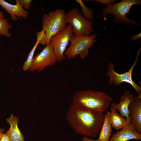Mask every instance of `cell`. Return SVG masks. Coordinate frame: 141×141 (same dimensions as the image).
<instances>
[{
    "label": "cell",
    "mask_w": 141,
    "mask_h": 141,
    "mask_svg": "<svg viewBox=\"0 0 141 141\" xmlns=\"http://www.w3.org/2000/svg\"><path fill=\"white\" fill-rule=\"evenodd\" d=\"M104 115L103 113L78 108L71 104L66 117L69 126L76 133L95 137L102 127Z\"/></svg>",
    "instance_id": "6da1fadb"
},
{
    "label": "cell",
    "mask_w": 141,
    "mask_h": 141,
    "mask_svg": "<svg viewBox=\"0 0 141 141\" xmlns=\"http://www.w3.org/2000/svg\"><path fill=\"white\" fill-rule=\"evenodd\" d=\"M113 100L104 92L86 90L75 92L71 104L78 108L103 113L108 108Z\"/></svg>",
    "instance_id": "7a4b0ae2"
},
{
    "label": "cell",
    "mask_w": 141,
    "mask_h": 141,
    "mask_svg": "<svg viewBox=\"0 0 141 141\" xmlns=\"http://www.w3.org/2000/svg\"><path fill=\"white\" fill-rule=\"evenodd\" d=\"M66 13L65 11L58 9L45 14L42 18L43 30L46 37L45 45L49 44L50 39L52 36L62 31L66 27Z\"/></svg>",
    "instance_id": "3957f363"
},
{
    "label": "cell",
    "mask_w": 141,
    "mask_h": 141,
    "mask_svg": "<svg viewBox=\"0 0 141 141\" xmlns=\"http://www.w3.org/2000/svg\"><path fill=\"white\" fill-rule=\"evenodd\" d=\"M96 35L95 34L88 36L74 35L70 41V46L65 52L66 58H75L79 55L81 59H85L89 54V49L96 41Z\"/></svg>",
    "instance_id": "277c9868"
},
{
    "label": "cell",
    "mask_w": 141,
    "mask_h": 141,
    "mask_svg": "<svg viewBox=\"0 0 141 141\" xmlns=\"http://www.w3.org/2000/svg\"><path fill=\"white\" fill-rule=\"evenodd\" d=\"M141 3V1L139 0H123L116 3H111L106 5V7L103 9V15L105 17L108 14H112L115 16L113 20L115 22L137 25V22L134 20L129 19L126 15L129 13L133 5L140 4Z\"/></svg>",
    "instance_id": "5b68a950"
},
{
    "label": "cell",
    "mask_w": 141,
    "mask_h": 141,
    "mask_svg": "<svg viewBox=\"0 0 141 141\" xmlns=\"http://www.w3.org/2000/svg\"><path fill=\"white\" fill-rule=\"evenodd\" d=\"M141 51V47L137 52L135 61L132 65L127 72L122 74H119L115 70V66L112 63L110 62L108 64L106 76L109 77V83L115 86L120 85L123 83H128L134 89L137 94L141 95V87L137 84L133 80V70L137 62L138 58Z\"/></svg>",
    "instance_id": "8992f818"
},
{
    "label": "cell",
    "mask_w": 141,
    "mask_h": 141,
    "mask_svg": "<svg viewBox=\"0 0 141 141\" xmlns=\"http://www.w3.org/2000/svg\"><path fill=\"white\" fill-rule=\"evenodd\" d=\"M66 15L67 23L71 26L74 35L90 36L94 31L92 21L85 18L78 9L73 8Z\"/></svg>",
    "instance_id": "52a82bcc"
},
{
    "label": "cell",
    "mask_w": 141,
    "mask_h": 141,
    "mask_svg": "<svg viewBox=\"0 0 141 141\" xmlns=\"http://www.w3.org/2000/svg\"><path fill=\"white\" fill-rule=\"evenodd\" d=\"M74 36L72 26L69 24L50 39L49 44L52 46L59 62L61 63L67 58L64 53L69 42Z\"/></svg>",
    "instance_id": "ba28073f"
},
{
    "label": "cell",
    "mask_w": 141,
    "mask_h": 141,
    "mask_svg": "<svg viewBox=\"0 0 141 141\" xmlns=\"http://www.w3.org/2000/svg\"><path fill=\"white\" fill-rule=\"evenodd\" d=\"M57 61L52 47L49 44L45 45L42 50L33 57L29 70L31 72H41L47 67L54 65Z\"/></svg>",
    "instance_id": "9c48e42d"
},
{
    "label": "cell",
    "mask_w": 141,
    "mask_h": 141,
    "mask_svg": "<svg viewBox=\"0 0 141 141\" xmlns=\"http://www.w3.org/2000/svg\"><path fill=\"white\" fill-rule=\"evenodd\" d=\"M135 97L130 90H125L120 97V102L118 103L112 102L111 105L115 108L120 115L130 122L129 116V107L134 101Z\"/></svg>",
    "instance_id": "30bf717a"
},
{
    "label": "cell",
    "mask_w": 141,
    "mask_h": 141,
    "mask_svg": "<svg viewBox=\"0 0 141 141\" xmlns=\"http://www.w3.org/2000/svg\"><path fill=\"white\" fill-rule=\"evenodd\" d=\"M141 140V134L137 132L130 122L120 130L113 133L109 141H128L131 140Z\"/></svg>",
    "instance_id": "8fae6325"
},
{
    "label": "cell",
    "mask_w": 141,
    "mask_h": 141,
    "mask_svg": "<svg viewBox=\"0 0 141 141\" xmlns=\"http://www.w3.org/2000/svg\"><path fill=\"white\" fill-rule=\"evenodd\" d=\"M129 117L136 131L141 134V95L136 96L129 107Z\"/></svg>",
    "instance_id": "7c38bea8"
},
{
    "label": "cell",
    "mask_w": 141,
    "mask_h": 141,
    "mask_svg": "<svg viewBox=\"0 0 141 141\" xmlns=\"http://www.w3.org/2000/svg\"><path fill=\"white\" fill-rule=\"evenodd\" d=\"M16 4H12L4 0H0V5L10 16L12 20L15 21L18 19H26L28 12L21 6L18 0L15 1Z\"/></svg>",
    "instance_id": "4fadbf2b"
},
{
    "label": "cell",
    "mask_w": 141,
    "mask_h": 141,
    "mask_svg": "<svg viewBox=\"0 0 141 141\" xmlns=\"http://www.w3.org/2000/svg\"><path fill=\"white\" fill-rule=\"evenodd\" d=\"M19 119L18 117L13 114L6 119L10 127L6 133L11 141H25L24 136L18 127Z\"/></svg>",
    "instance_id": "5bb4252c"
},
{
    "label": "cell",
    "mask_w": 141,
    "mask_h": 141,
    "mask_svg": "<svg viewBox=\"0 0 141 141\" xmlns=\"http://www.w3.org/2000/svg\"><path fill=\"white\" fill-rule=\"evenodd\" d=\"M109 120L112 127L119 130L129 123L130 121L120 115L118 112L111 105L110 107Z\"/></svg>",
    "instance_id": "9a60e30c"
},
{
    "label": "cell",
    "mask_w": 141,
    "mask_h": 141,
    "mask_svg": "<svg viewBox=\"0 0 141 141\" xmlns=\"http://www.w3.org/2000/svg\"><path fill=\"white\" fill-rule=\"evenodd\" d=\"M37 40L33 48L28 55L27 58L24 63L23 69L24 71L29 69L31 66L33 58L34 55L38 46L40 44L45 45L46 38L45 35L41 32H38L36 34Z\"/></svg>",
    "instance_id": "2e32d148"
},
{
    "label": "cell",
    "mask_w": 141,
    "mask_h": 141,
    "mask_svg": "<svg viewBox=\"0 0 141 141\" xmlns=\"http://www.w3.org/2000/svg\"><path fill=\"white\" fill-rule=\"evenodd\" d=\"M110 111H108L104 114V120L101 130L98 138L99 141H109L112 131L109 116Z\"/></svg>",
    "instance_id": "e0dca14e"
},
{
    "label": "cell",
    "mask_w": 141,
    "mask_h": 141,
    "mask_svg": "<svg viewBox=\"0 0 141 141\" xmlns=\"http://www.w3.org/2000/svg\"><path fill=\"white\" fill-rule=\"evenodd\" d=\"M12 26V25L9 23L7 20L0 19V35L8 38L11 37V35L8 30L11 28Z\"/></svg>",
    "instance_id": "ac0fdd59"
},
{
    "label": "cell",
    "mask_w": 141,
    "mask_h": 141,
    "mask_svg": "<svg viewBox=\"0 0 141 141\" xmlns=\"http://www.w3.org/2000/svg\"><path fill=\"white\" fill-rule=\"evenodd\" d=\"M75 1L80 5L83 16L89 20H92L93 19V13L92 10L87 7L81 0H76Z\"/></svg>",
    "instance_id": "d6986e66"
},
{
    "label": "cell",
    "mask_w": 141,
    "mask_h": 141,
    "mask_svg": "<svg viewBox=\"0 0 141 141\" xmlns=\"http://www.w3.org/2000/svg\"><path fill=\"white\" fill-rule=\"evenodd\" d=\"M21 6L25 9H28L31 6L32 0H18Z\"/></svg>",
    "instance_id": "ffe728a7"
},
{
    "label": "cell",
    "mask_w": 141,
    "mask_h": 141,
    "mask_svg": "<svg viewBox=\"0 0 141 141\" xmlns=\"http://www.w3.org/2000/svg\"><path fill=\"white\" fill-rule=\"evenodd\" d=\"M91 1H94L97 2H99L103 4H107L111 3H113L115 2L114 0H90Z\"/></svg>",
    "instance_id": "44dd1931"
},
{
    "label": "cell",
    "mask_w": 141,
    "mask_h": 141,
    "mask_svg": "<svg viewBox=\"0 0 141 141\" xmlns=\"http://www.w3.org/2000/svg\"><path fill=\"white\" fill-rule=\"evenodd\" d=\"M0 141H11L6 133H4L2 135Z\"/></svg>",
    "instance_id": "7402d4cb"
},
{
    "label": "cell",
    "mask_w": 141,
    "mask_h": 141,
    "mask_svg": "<svg viewBox=\"0 0 141 141\" xmlns=\"http://www.w3.org/2000/svg\"><path fill=\"white\" fill-rule=\"evenodd\" d=\"M141 37V33L131 37L130 40L131 41H133L140 38Z\"/></svg>",
    "instance_id": "603a6c76"
},
{
    "label": "cell",
    "mask_w": 141,
    "mask_h": 141,
    "mask_svg": "<svg viewBox=\"0 0 141 141\" xmlns=\"http://www.w3.org/2000/svg\"><path fill=\"white\" fill-rule=\"evenodd\" d=\"M82 141H99L98 139L97 140H93L91 138H89L86 137H84L82 139Z\"/></svg>",
    "instance_id": "cb8c5ba5"
},
{
    "label": "cell",
    "mask_w": 141,
    "mask_h": 141,
    "mask_svg": "<svg viewBox=\"0 0 141 141\" xmlns=\"http://www.w3.org/2000/svg\"><path fill=\"white\" fill-rule=\"evenodd\" d=\"M4 129L3 128H0V141L2 135L4 133Z\"/></svg>",
    "instance_id": "d4e9b609"
},
{
    "label": "cell",
    "mask_w": 141,
    "mask_h": 141,
    "mask_svg": "<svg viewBox=\"0 0 141 141\" xmlns=\"http://www.w3.org/2000/svg\"><path fill=\"white\" fill-rule=\"evenodd\" d=\"M4 15L3 13L0 11V19L4 18Z\"/></svg>",
    "instance_id": "484cf974"
}]
</instances>
